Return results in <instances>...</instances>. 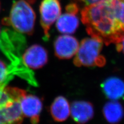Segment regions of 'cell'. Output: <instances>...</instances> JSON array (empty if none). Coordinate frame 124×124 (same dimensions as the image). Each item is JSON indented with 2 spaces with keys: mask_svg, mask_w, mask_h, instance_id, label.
Returning a JSON list of instances; mask_svg holds the SVG:
<instances>
[{
  "mask_svg": "<svg viewBox=\"0 0 124 124\" xmlns=\"http://www.w3.org/2000/svg\"><path fill=\"white\" fill-rule=\"evenodd\" d=\"M10 75L8 67L0 60V86L5 87L9 81L13 79Z\"/></svg>",
  "mask_w": 124,
  "mask_h": 124,
  "instance_id": "15",
  "label": "cell"
},
{
  "mask_svg": "<svg viewBox=\"0 0 124 124\" xmlns=\"http://www.w3.org/2000/svg\"><path fill=\"white\" fill-rule=\"evenodd\" d=\"M81 16L87 33L106 45L116 44L124 34V0H103L85 6Z\"/></svg>",
  "mask_w": 124,
  "mask_h": 124,
  "instance_id": "1",
  "label": "cell"
},
{
  "mask_svg": "<svg viewBox=\"0 0 124 124\" xmlns=\"http://www.w3.org/2000/svg\"><path fill=\"white\" fill-rule=\"evenodd\" d=\"M0 32H1V30H0ZM0 34H1V33H0Z\"/></svg>",
  "mask_w": 124,
  "mask_h": 124,
  "instance_id": "20",
  "label": "cell"
},
{
  "mask_svg": "<svg viewBox=\"0 0 124 124\" xmlns=\"http://www.w3.org/2000/svg\"><path fill=\"white\" fill-rule=\"evenodd\" d=\"M40 24L43 29L45 41L50 38L49 31L53 23L60 17L62 8L59 0H42L40 7Z\"/></svg>",
  "mask_w": 124,
  "mask_h": 124,
  "instance_id": "5",
  "label": "cell"
},
{
  "mask_svg": "<svg viewBox=\"0 0 124 124\" xmlns=\"http://www.w3.org/2000/svg\"><path fill=\"white\" fill-rule=\"evenodd\" d=\"M71 115L78 124H84L93 117L94 114L93 104L85 101H75L70 107Z\"/></svg>",
  "mask_w": 124,
  "mask_h": 124,
  "instance_id": "10",
  "label": "cell"
},
{
  "mask_svg": "<svg viewBox=\"0 0 124 124\" xmlns=\"http://www.w3.org/2000/svg\"><path fill=\"white\" fill-rule=\"evenodd\" d=\"M79 47L77 39L72 36L65 34L57 37L54 42V53L61 60H67L75 55Z\"/></svg>",
  "mask_w": 124,
  "mask_h": 124,
  "instance_id": "7",
  "label": "cell"
},
{
  "mask_svg": "<svg viewBox=\"0 0 124 124\" xmlns=\"http://www.w3.org/2000/svg\"><path fill=\"white\" fill-rule=\"evenodd\" d=\"M26 46L24 36L17 31L9 29H4L0 34V48L10 61L8 69L10 75H17L34 86L37 82L33 72L25 65L21 53Z\"/></svg>",
  "mask_w": 124,
  "mask_h": 124,
  "instance_id": "2",
  "label": "cell"
},
{
  "mask_svg": "<svg viewBox=\"0 0 124 124\" xmlns=\"http://www.w3.org/2000/svg\"><path fill=\"white\" fill-rule=\"evenodd\" d=\"M36 14L25 0L14 2L8 17L4 18L3 24L11 26L17 32L31 35L34 33Z\"/></svg>",
  "mask_w": 124,
  "mask_h": 124,
  "instance_id": "3",
  "label": "cell"
},
{
  "mask_svg": "<svg viewBox=\"0 0 124 124\" xmlns=\"http://www.w3.org/2000/svg\"><path fill=\"white\" fill-rule=\"evenodd\" d=\"M1 2H0V11H1Z\"/></svg>",
  "mask_w": 124,
  "mask_h": 124,
  "instance_id": "19",
  "label": "cell"
},
{
  "mask_svg": "<svg viewBox=\"0 0 124 124\" xmlns=\"http://www.w3.org/2000/svg\"><path fill=\"white\" fill-rule=\"evenodd\" d=\"M22 59L28 67L33 69H39L47 63L48 52L42 46L35 44L26 49L22 55Z\"/></svg>",
  "mask_w": 124,
  "mask_h": 124,
  "instance_id": "8",
  "label": "cell"
},
{
  "mask_svg": "<svg viewBox=\"0 0 124 124\" xmlns=\"http://www.w3.org/2000/svg\"><path fill=\"white\" fill-rule=\"evenodd\" d=\"M103 42L94 37L85 38L81 41L76 54L73 64L77 67H102L106 60L101 52Z\"/></svg>",
  "mask_w": 124,
  "mask_h": 124,
  "instance_id": "4",
  "label": "cell"
},
{
  "mask_svg": "<svg viewBox=\"0 0 124 124\" xmlns=\"http://www.w3.org/2000/svg\"><path fill=\"white\" fill-rule=\"evenodd\" d=\"M79 9L78 5L76 3H71L66 6L65 13L60 16L56 21V27L59 32L64 34L76 32L79 25Z\"/></svg>",
  "mask_w": 124,
  "mask_h": 124,
  "instance_id": "6",
  "label": "cell"
},
{
  "mask_svg": "<svg viewBox=\"0 0 124 124\" xmlns=\"http://www.w3.org/2000/svg\"><path fill=\"white\" fill-rule=\"evenodd\" d=\"M23 116L30 119L32 124H38L42 108L41 100L35 95L25 94L20 100Z\"/></svg>",
  "mask_w": 124,
  "mask_h": 124,
  "instance_id": "9",
  "label": "cell"
},
{
  "mask_svg": "<svg viewBox=\"0 0 124 124\" xmlns=\"http://www.w3.org/2000/svg\"><path fill=\"white\" fill-rule=\"evenodd\" d=\"M50 113L55 121H66L70 113V107L67 99L62 96L57 97L50 107Z\"/></svg>",
  "mask_w": 124,
  "mask_h": 124,
  "instance_id": "13",
  "label": "cell"
},
{
  "mask_svg": "<svg viewBox=\"0 0 124 124\" xmlns=\"http://www.w3.org/2000/svg\"><path fill=\"white\" fill-rule=\"evenodd\" d=\"M115 44L117 51L124 54V34Z\"/></svg>",
  "mask_w": 124,
  "mask_h": 124,
  "instance_id": "16",
  "label": "cell"
},
{
  "mask_svg": "<svg viewBox=\"0 0 124 124\" xmlns=\"http://www.w3.org/2000/svg\"><path fill=\"white\" fill-rule=\"evenodd\" d=\"M28 2H30V3L33 4V3H34L35 2L36 0H28Z\"/></svg>",
  "mask_w": 124,
  "mask_h": 124,
  "instance_id": "18",
  "label": "cell"
},
{
  "mask_svg": "<svg viewBox=\"0 0 124 124\" xmlns=\"http://www.w3.org/2000/svg\"><path fill=\"white\" fill-rule=\"evenodd\" d=\"M103 116L111 124H118L124 117V111L122 104L116 100L107 102L103 108Z\"/></svg>",
  "mask_w": 124,
  "mask_h": 124,
  "instance_id": "14",
  "label": "cell"
},
{
  "mask_svg": "<svg viewBox=\"0 0 124 124\" xmlns=\"http://www.w3.org/2000/svg\"><path fill=\"white\" fill-rule=\"evenodd\" d=\"M102 91L107 97L116 100L124 95V82L116 77H111L104 80L101 85Z\"/></svg>",
  "mask_w": 124,
  "mask_h": 124,
  "instance_id": "11",
  "label": "cell"
},
{
  "mask_svg": "<svg viewBox=\"0 0 124 124\" xmlns=\"http://www.w3.org/2000/svg\"><path fill=\"white\" fill-rule=\"evenodd\" d=\"M23 118L20 101H16L10 106L0 108V124H21Z\"/></svg>",
  "mask_w": 124,
  "mask_h": 124,
  "instance_id": "12",
  "label": "cell"
},
{
  "mask_svg": "<svg viewBox=\"0 0 124 124\" xmlns=\"http://www.w3.org/2000/svg\"><path fill=\"white\" fill-rule=\"evenodd\" d=\"M73 1L77 3L83 4L85 6H87L101 2L103 1V0H73Z\"/></svg>",
  "mask_w": 124,
  "mask_h": 124,
  "instance_id": "17",
  "label": "cell"
}]
</instances>
